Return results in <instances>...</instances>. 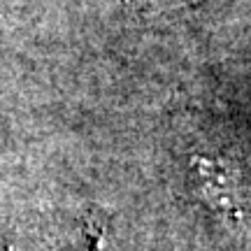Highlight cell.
Masks as SVG:
<instances>
[{
	"instance_id": "obj_1",
	"label": "cell",
	"mask_w": 251,
	"mask_h": 251,
	"mask_svg": "<svg viewBox=\"0 0 251 251\" xmlns=\"http://www.w3.org/2000/svg\"><path fill=\"white\" fill-rule=\"evenodd\" d=\"M200 181H202V191L209 193L207 196V202L219 209V214L230 216L233 221H240V216L247 212V207L242 205V198H240V188H237V181H233L228 175L219 170H212L209 165H202V172H200Z\"/></svg>"
},
{
	"instance_id": "obj_2",
	"label": "cell",
	"mask_w": 251,
	"mask_h": 251,
	"mask_svg": "<svg viewBox=\"0 0 251 251\" xmlns=\"http://www.w3.org/2000/svg\"><path fill=\"white\" fill-rule=\"evenodd\" d=\"M9 251H17V247H9Z\"/></svg>"
}]
</instances>
